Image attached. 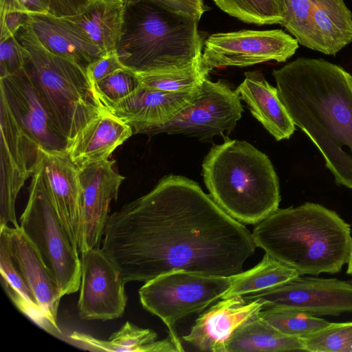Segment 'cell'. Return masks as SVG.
I'll return each instance as SVG.
<instances>
[{
    "label": "cell",
    "instance_id": "cell-1",
    "mask_svg": "<svg viewBox=\"0 0 352 352\" xmlns=\"http://www.w3.org/2000/svg\"><path fill=\"white\" fill-rule=\"evenodd\" d=\"M101 248L126 283H145L180 270L232 276L256 245L197 182L171 175L109 214Z\"/></svg>",
    "mask_w": 352,
    "mask_h": 352
},
{
    "label": "cell",
    "instance_id": "cell-2",
    "mask_svg": "<svg viewBox=\"0 0 352 352\" xmlns=\"http://www.w3.org/2000/svg\"><path fill=\"white\" fill-rule=\"evenodd\" d=\"M272 75L294 124L320 151L336 183L352 189V76L322 58L305 57Z\"/></svg>",
    "mask_w": 352,
    "mask_h": 352
},
{
    "label": "cell",
    "instance_id": "cell-3",
    "mask_svg": "<svg viewBox=\"0 0 352 352\" xmlns=\"http://www.w3.org/2000/svg\"><path fill=\"white\" fill-rule=\"evenodd\" d=\"M351 226L335 211L306 202L278 208L255 225L256 247L300 276L340 272L349 258Z\"/></svg>",
    "mask_w": 352,
    "mask_h": 352
},
{
    "label": "cell",
    "instance_id": "cell-4",
    "mask_svg": "<svg viewBox=\"0 0 352 352\" xmlns=\"http://www.w3.org/2000/svg\"><path fill=\"white\" fill-rule=\"evenodd\" d=\"M202 175L214 201L241 223L256 225L278 208L274 168L264 153L246 141L226 138L212 146L203 162Z\"/></svg>",
    "mask_w": 352,
    "mask_h": 352
},
{
    "label": "cell",
    "instance_id": "cell-5",
    "mask_svg": "<svg viewBox=\"0 0 352 352\" xmlns=\"http://www.w3.org/2000/svg\"><path fill=\"white\" fill-rule=\"evenodd\" d=\"M126 4V3H125ZM199 20L149 1L126 4L116 51L122 63L138 72L172 71L201 59Z\"/></svg>",
    "mask_w": 352,
    "mask_h": 352
},
{
    "label": "cell",
    "instance_id": "cell-6",
    "mask_svg": "<svg viewBox=\"0 0 352 352\" xmlns=\"http://www.w3.org/2000/svg\"><path fill=\"white\" fill-rule=\"evenodd\" d=\"M15 37L25 50V69L42 103L68 142L102 111L86 68L47 49L27 22Z\"/></svg>",
    "mask_w": 352,
    "mask_h": 352
},
{
    "label": "cell",
    "instance_id": "cell-7",
    "mask_svg": "<svg viewBox=\"0 0 352 352\" xmlns=\"http://www.w3.org/2000/svg\"><path fill=\"white\" fill-rule=\"evenodd\" d=\"M19 226L56 280L63 296L78 291L79 251L71 241L53 204L39 162L31 177L29 197Z\"/></svg>",
    "mask_w": 352,
    "mask_h": 352
},
{
    "label": "cell",
    "instance_id": "cell-8",
    "mask_svg": "<svg viewBox=\"0 0 352 352\" xmlns=\"http://www.w3.org/2000/svg\"><path fill=\"white\" fill-rule=\"evenodd\" d=\"M232 280L233 276H212L174 271L145 282L139 289V297L142 307L164 322L168 336L184 351L176 322L221 299Z\"/></svg>",
    "mask_w": 352,
    "mask_h": 352
},
{
    "label": "cell",
    "instance_id": "cell-9",
    "mask_svg": "<svg viewBox=\"0 0 352 352\" xmlns=\"http://www.w3.org/2000/svg\"><path fill=\"white\" fill-rule=\"evenodd\" d=\"M243 111L237 91L223 80L202 82L193 100L170 121L151 129L146 135L183 134L208 141L232 131Z\"/></svg>",
    "mask_w": 352,
    "mask_h": 352
},
{
    "label": "cell",
    "instance_id": "cell-10",
    "mask_svg": "<svg viewBox=\"0 0 352 352\" xmlns=\"http://www.w3.org/2000/svg\"><path fill=\"white\" fill-rule=\"evenodd\" d=\"M298 47L295 38L280 29L215 33L204 44L201 65L210 73L221 67L281 63L291 58Z\"/></svg>",
    "mask_w": 352,
    "mask_h": 352
},
{
    "label": "cell",
    "instance_id": "cell-11",
    "mask_svg": "<svg viewBox=\"0 0 352 352\" xmlns=\"http://www.w3.org/2000/svg\"><path fill=\"white\" fill-rule=\"evenodd\" d=\"M0 227L20 228L15 204L19 192L38 164L41 151L0 100Z\"/></svg>",
    "mask_w": 352,
    "mask_h": 352
},
{
    "label": "cell",
    "instance_id": "cell-12",
    "mask_svg": "<svg viewBox=\"0 0 352 352\" xmlns=\"http://www.w3.org/2000/svg\"><path fill=\"white\" fill-rule=\"evenodd\" d=\"M81 254V279L78 301L82 320H109L124 313L126 281L101 247Z\"/></svg>",
    "mask_w": 352,
    "mask_h": 352
},
{
    "label": "cell",
    "instance_id": "cell-13",
    "mask_svg": "<svg viewBox=\"0 0 352 352\" xmlns=\"http://www.w3.org/2000/svg\"><path fill=\"white\" fill-rule=\"evenodd\" d=\"M259 299L265 307H287L311 315L340 316L352 313V284L336 278L298 276L277 287L243 296Z\"/></svg>",
    "mask_w": 352,
    "mask_h": 352
},
{
    "label": "cell",
    "instance_id": "cell-14",
    "mask_svg": "<svg viewBox=\"0 0 352 352\" xmlns=\"http://www.w3.org/2000/svg\"><path fill=\"white\" fill-rule=\"evenodd\" d=\"M114 164V160L107 159L78 168L82 212L80 253L102 244L111 202L117 200L125 179Z\"/></svg>",
    "mask_w": 352,
    "mask_h": 352
},
{
    "label": "cell",
    "instance_id": "cell-15",
    "mask_svg": "<svg viewBox=\"0 0 352 352\" xmlns=\"http://www.w3.org/2000/svg\"><path fill=\"white\" fill-rule=\"evenodd\" d=\"M0 100L39 150L65 151L67 140L47 113L25 67L0 78Z\"/></svg>",
    "mask_w": 352,
    "mask_h": 352
},
{
    "label": "cell",
    "instance_id": "cell-16",
    "mask_svg": "<svg viewBox=\"0 0 352 352\" xmlns=\"http://www.w3.org/2000/svg\"><path fill=\"white\" fill-rule=\"evenodd\" d=\"M199 87L189 91L168 92L140 85L124 99L101 106L130 126L133 135L146 134L151 129L170 121L189 104L197 95Z\"/></svg>",
    "mask_w": 352,
    "mask_h": 352
},
{
    "label": "cell",
    "instance_id": "cell-17",
    "mask_svg": "<svg viewBox=\"0 0 352 352\" xmlns=\"http://www.w3.org/2000/svg\"><path fill=\"white\" fill-rule=\"evenodd\" d=\"M259 299L246 300L241 296L222 298L196 320L184 340L201 351L227 352L234 332L265 307Z\"/></svg>",
    "mask_w": 352,
    "mask_h": 352
},
{
    "label": "cell",
    "instance_id": "cell-18",
    "mask_svg": "<svg viewBox=\"0 0 352 352\" xmlns=\"http://www.w3.org/2000/svg\"><path fill=\"white\" fill-rule=\"evenodd\" d=\"M40 151L45 183L71 241L78 248L82 221L78 168L65 151Z\"/></svg>",
    "mask_w": 352,
    "mask_h": 352
},
{
    "label": "cell",
    "instance_id": "cell-19",
    "mask_svg": "<svg viewBox=\"0 0 352 352\" xmlns=\"http://www.w3.org/2000/svg\"><path fill=\"white\" fill-rule=\"evenodd\" d=\"M0 237L8 247L10 257L23 276L42 310L57 324V314L63 295L38 252L20 228L0 227Z\"/></svg>",
    "mask_w": 352,
    "mask_h": 352
},
{
    "label": "cell",
    "instance_id": "cell-20",
    "mask_svg": "<svg viewBox=\"0 0 352 352\" xmlns=\"http://www.w3.org/2000/svg\"><path fill=\"white\" fill-rule=\"evenodd\" d=\"M133 135L130 126L102 109L96 118L67 142L65 151L80 168L109 159Z\"/></svg>",
    "mask_w": 352,
    "mask_h": 352
},
{
    "label": "cell",
    "instance_id": "cell-21",
    "mask_svg": "<svg viewBox=\"0 0 352 352\" xmlns=\"http://www.w3.org/2000/svg\"><path fill=\"white\" fill-rule=\"evenodd\" d=\"M27 23L52 52L86 68L105 52L64 16L48 13L28 15Z\"/></svg>",
    "mask_w": 352,
    "mask_h": 352
},
{
    "label": "cell",
    "instance_id": "cell-22",
    "mask_svg": "<svg viewBox=\"0 0 352 352\" xmlns=\"http://www.w3.org/2000/svg\"><path fill=\"white\" fill-rule=\"evenodd\" d=\"M236 90L254 117L276 140L292 136L295 124L281 102L276 87L272 86L262 74L245 72L244 80Z\"/></svg>",
    "mask_w": 352,
    "mask_h": 352
},
{
    "label": "cell",
    "instance_id": "cell-23",
    "mask_svg": "<svg viewBox=\"0 0 352 352\" xmlns=\"http://www.w3.org/2000/svg\"><path fill=\"white\" fill-rule=\"evenodd\" d=\"M309 49L335 56L352 42V13L343 0H311Z\"/></svg>",
    "mask_w": 352,
    "mask_h": 352
},
{
    "label": "cell",
    "instance_id": "cell-24",
    "mask_svg": "<svg viewBox=\"0 0 352 352\" xmlns=\"http://www.w3.org/2000/svg\"><path fill=\"white\" fill-rule=\"evenodd\" d=\"M125 8L124 1L94 0L81 12L64 17L107 52L117 48L123 30Z\"/></svg>",
    "mask_w": 352,
    "mask_h": 352
},
{
    "label": "cell",
    "instance_id": "cell-25",
    "mask_svg": "<svg viewBox=\"0 0 352 352\" xmlns=\"http://www.w3.org/2000/svg\"><path fill=\"white\" fill-rule=\"evenodd\" d=\"M69 338L76 345L94 351L115 352H179L181 350L168 336L157 341V335L152 329H144L126 322L107 340L85 333L74 331Z\"/></svg>",
    "mask_w": 352,
    "mask_h": 352
},
{
    "label": "cell",
    "instance_id": "cell-26",
    "mask_svg": "<svg viewBox=\"0 0 352 352\" xmlns=\"http://www.w3.org/2000/svg\"><path fill=\"white\" fill-rule=\"evenodd\" d=\"M296 351H305L302 340L282 333L259 314L241 325L227 344V352Z\"/></svg>",
    "mask_w": 352,
    "mask_h": 352
},
{
    "label": "cell",
    "instance_id": "cell-27",
    "mask_svg": "<svg viewBox=\"0 0 352 352\" xmlns=\"http://www.w3.org/2000/svg\"><path fill=\"white\" fill-rule=\"evenodd\" d=\"M0 272L1 284L17 309L47 332L55 336L61 334L58 324L41 308L27 282L14 265L7 245L1 237Z\"/></svg>",
    "mask_w": 352,
    "mask_h": 352
},
{
    "label": "cell",
    "instance_id": "cell-28",
    "mask_svg": "<svg viewBox=\"0 0 352 352\" xmlns=\"http://www.w3.org/2000/svg\"><path fill=\"white\" fill-rule=\"evenodd\" d=\"M298 276L295 270L265 253L255 267L233 276L232 285L221 299L261 292Z\"/></svg>",
    "mask_w": 352,
    "mask_h": 352
},
{
    "label": "cell",
    "instance_id": "cell-29",
    "mask_svg": "<svg viewBox=\"0 0 352 352\" xmlns=\"http://www.w3.org/2000/svg\"><path fill=\"white\" fill-rule=\"evenodd\" d=\"M140 85L168 92L189 91L197 89L208 72L203 67L201 59L189 67L166 72H134Z\"/></svg>",
    "mask_w": 352,
    "mask_h": 352
},
{
    "label": "cell",
    "instance_id": "cell-30",
    "mask_svg": "<svg viewBox=\"0 0 352 352\" xmlns=\"http://www.w3.org/2000/svg\"><path fill=\"white\" fill-rule=\"evenodd\" d=\"M223 12L249 23L281 24L285 18L284 0H213Z\"/></svg>",
    "mask_w": 352,
    "mask_h": 352
},
{
    "label": "cell",
    "instance_id": "cell-31",
    "mask_svg": "<svg viewBox=\"0 0 352 352\" xmlns=\"http://www.w3.org/2000/svg\"><path fill=\"white\" fill-rule=\"evenodd\" d=\"M259 316L282 333L301 339L330 324L321 318L287 307H265Z\"/></svg>",
    "mask_w": 352,
    "mask_h": 352
},
{
    "label": "cell",
    "instance_id": "cell-32",
    "mask_svg": "<svg viewBox=\"0 0 352 352\" xmlns=\"http://www.w3.org/2000/svg\"><path fill=\"white\" fill-rule=\"evenodd\" d=\"M302 340L305 351L352 352V322H330Z\"/></svg>",
    "mask_w": 352,
    "mask_h": 352
},
{
    "label": "cell",
    "instance_id": "cell-33",
    "mask_svg": "<svg viewBox=\"0 0 352 352\" xmlns=\"http://www.w3.org/2000/svg\"><path fill=\"white\" fill-rule=\"evenodd\" d=\"M139 87L138 80L134 72L130 69L118 71L93 85L100 104L118 102Z\"/></svg>",
    "mask_w": 352,
    "mask_h": 352
},
{
    "label": "cell",
    "instance_id": "cell-34",
    "mask_svg": "<svg viewBox=\"0 0 352 352\" xmlns=\"http://www.w3.org/2000/svg\"><path fill=\"white\" fill-rule=\"evenodd\" d=\"M285 6L283 26L298 43L309 47V23L311 0H284Z\"/></svg>",
    "mask_w": 352,
    "mask_h": 352
},
{
    "label": "cell",
    "instance_id": "cell-35",
    "mask_svg": "<svg viewBox=\"0 0 352 352\" xmlns=\"http://www.w3.org/2000/svg\"><path fill=\"white\" fill-rule=\"evenodd\" d=\"M25 64V50L15 36L0 42V78L21 71Z\"/></svg>",
    "mask_w": 352,
    "mask_h": 352
},
{
    "label": "cell",
    "instance_id": "cell-36",
    "mask_svg": "<svg viewBox=\"0 0 352 352\" xmlns=\"http://www.w3.org/2000/svg\"><path fill=\"white\" fill-rule=\"evenodd\" d=\"M129 69L120 60L116 50L105 52L86 67L88 79L92 86L108 76Z\"/></svg>",
    "mask_w": 352,
    "mask_h": 352
},
{
    "label": "cell",
    "instance_id": "cell-37",
    "mask_svg": "<svg viewBox=\"0 0 352 352\" xmlns=\"http://www.w3.org/2000/svg\"><path fill=\"white\" fill-rule=\"evenodd\" d=\"M149 1L176 12L188 14L200 20L206 11L202 0H124L126 4Z\"/></svg>",
    "mask_w": 352,
    "mask_h": 352
},
{
    "label": "cell",
    "instance_id": "cell-38",
    "mask_svg": "<svg viewBox=\"0 0 352 352\" xmlns=\"http://www.w3.org/2000/svg\"><path fill=\"white\" fill-rule=\"evenodd\" d=\"M20 12L25 14L48 13L42 0H0V14Z\"/></svg>",
    "mask_w": 352,
    "mask_h": 352
},
{
    "label": "cell",
    "instance_id": "cell-39",
    "mask_svg": "<svg viewBox=\"0 0 352 352\" xmlns=\"http://www.w3.org/2000/svg\"><path fill=\"white\" fill-rule=\"evenodd\" d=\"M49 12L56 16H69L83 11L94 0H42Z\"/></svg>",
    "mask_w": 352,
    "mask_h": 352
},
{
    "label": "cell",
    "instance_id": "cell-40",
    "mask_svg": "<svg viewBox=\"0 0 352 352\" xmlns=\"http://www.w3.org/2000/svg\"><path fill=\"white\" fill-rule=\"evenodd\" d=\"M0 42L14 37L28 21V14L20 12L0 14Z\"/></svg>",
    "mask_w": 352,
    "mask_h": 352
},
{
    "label": "cell",
    "instance_id": "cell-41",
    "mask_svg": "<svg viewBox=\"0 0 352 352\" xmlns=\"http://www.w3.org/2000/svg\"><path fill=\"white\" fill-rule=\"evenodd\" d=\"M347 265H348V267H347L346 273L348 274L352 275V241H351V251H350L349 258V261L347 263Z\"/></svg>",
    "mask_w": 352,
    "mask_h": 352
},
{
    "label": "cell",
    "instance_id": "cell-42",
    "mask_svg": "<svg viewBox=\"0 0 352 352\" xmlns=\"http://www.w3.org/2000/svg\"><path fill=\"white\" fill-rule=\"evenodd\" d=\"M111 1H124V0H111Z\"/></svg>",
    "mask_w": 352,
    "mask_h": 352
}]
</instances>
